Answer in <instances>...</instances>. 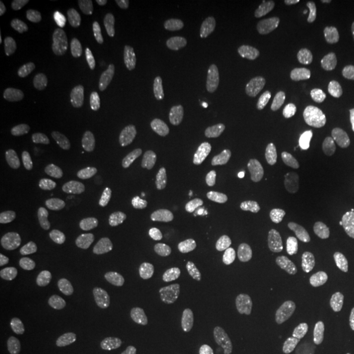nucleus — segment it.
Wrapping results in <instances>:
<instances>
[{
  "instance_id": "dca6fc26",
  "label": "nucleus",
  "mask_w": 354,
  "mask_h": 354,
  "mask_svg": "<svg viewBox=\"0 0 354 354\" xmlns=\"http://www.w3.org/2000/svg\"><path fill=\"white\" fill-rule=\"evenodd\" d=\"M96 167V159L93 152L86 146H79L68 152L66 168L68 175L79 181H84L92 176Z\"/></svg>"
},
{
  "instance_id": "a878e982",
  "label": "nucleus",
  "mask_w": 354,
  "mask_h": 354,
  "mask_svg": "<svg viewBox=\"0 0 354 354\" xmlns=\"http://www.w3.org/2000/svg\"><path fill=\"white\" fill-rule=\"evenodd\" d=\"M194 345V337L188 333H175L155 344V354H184Z\"/></svg>"
},
{
  "instance_id": "4468645a",
  "label": "nucleus",
  "mask_w": 354,
  "mask_h": 354,
  "mask_svg": "<svg viewBox=\"0 0 354 354\" xmlns=\"http://www.w3.org/2000/svg\"><path fill=\"white\" fill-rule=\"evenodd\" d=\"M134 30L138 46L145 54L155 55L160 51L163 36L159 26H156L150 17L142 16L137 19L134 23Z\"/></svg>"
},
{
  "instance_id": "20e7f679",
  "label": "nucleus",
  "mask_w": 354,
  "mask_h": 354,
  "mask_svg": "<svg viewBox=\"0 0 354 354\" xmlns=\"http://www.w3.org/2000/svg\"><path fill=\"white\" fill-rule=\"evenodd\" d=\"M230 146V133L227 129L221 127L216 131L214 140L209 142L200 155L197 175L201 183L209 181L214 176L218 168L223 163Z\"/></svg>"
},
{
  "instance_id": "f03ea898",
  "label": "nucleus",
  "mask_w": 354,
  "mask_h": 354,
  "mask_svg": "<svg viewBox=\"0 0 354 354\" xmlns=\"http://www.w3.org/2000/svg\"><path fill=\"white\" fill-rule=\"evenodd\" d=\"M273 270L272 254L266 250L251 253L241 264L238 273V283L243 292L259 290L266 285Z\"/></svg>"
},
{
  "instance_id": "a211bd4d",
  "label": "nucleus",
  "mask_w": 354,
  "mask_h": 354,
  "mask_svg": "<svg viewBox=\"0 0 354 354\" xmlns=\"http://www.w3.org/2000/svg\"><path fill=\"white\" fill-rule=\"evenodd\" d=\"M140 97L142 106L146 113L150 115L162 113L165 108V92L158 79L149 75L142 80Z\"/></svg>"
},
{
  "instance_id": "423d86ee",
  "label": "nucleus",
  "mask_w": 354,
  "mask_h": 354,
  "mask_svg": "<svg viewBox=\"0 0 354 354\" xmlns=\"http://www.w3.org/2000/svg\"><path fill=\"white\" fill-rule=\"evenodd\" d=\"M301 251L304 260L323 273H330L339 266V256L327 241L320 238H308L304 241Z\"/></svg>"
},
{
  "instance_id": "9d476101",
  "label": "nucleus",
  "mask_w": 354,
  "mask_h": 354,
  "mask_svg": "<svg viewBox=\"0 0 354 354\" xmlns=\"http://www.w3.org/2000/svg\"><path fill=\"white\" fill-rule=\"evenodd\" d=\"M102 272L122 297L130 301L140 299L142 294L140 281L129 269L115 263H106L102 266Z\"/></svg>"
},
{
  "instance_id": "1a4fd4ad",
  "label": "nucleus",
  "mask_w": 354,
  "mask_h": 354,
  "mask_svg": "<svg viewBox=\"0 0 354 354\" xmlns=\"http://www.w3.org/2000/svg\"><path fill=\"white\" fill-rule=\"evenodd\" d=\"M313 319L314 311L311 306L304 301H295L286 311L282 332L285 336H291L297 340H301L311 328Z\"/></svg>"
},
{
  "instance_id": "e433bc0d",
  "label": "nucleus",
  "mask_w": 354,
  "mask_h": 354,
  "mask_svg": "<svg viewBox=\"0 0 354 354\" xmlns=\"http://www.w3.org/2000/svg\"><path fill=\"white\" fill-rule=\"evenodd\" d=\"M313 354H333V346H332V339L329 335H323L313 351Z\"/></svg>"
},
{
  "instance_id": "2f4dec72",
  "label": "nucleus",
  "mask_w": 354,
  "mask_h": 354,
  "mask_svg": "<svg viewBox=\"0 0 354 354\" xmlns=\"http://www.w3.org/2000/svg\"><path fill=\"white\" fill-rule=\"evenodd\" d=\"M329 57L339 62H353L354 37H342L329 44Z\"/></svg>"
},
{
  "instance_id": "c9c22d12",
  "label": "nucleus",
  "mask_w": 354,
  "mask_h": 354,
  "mask_svg": "<svg viewBox=\"0 0 354 354\" xmlns=\"http://www.w3.org/2000/svg\"><path fill=\"white\" fill-rule=\"evenodd\" d=\"M231 4L241 17L247 19H252L259 11V1L256 0H232Z\"/></svg>"
},
{
  "instance_id": "7ed1b4c3",
  "label": "nucleus",
  "mask_w": 354,
  "mask_h": 354,
  "mask_svg": "<svg viewBox=\"0 0 354 354\" xmlns=\"http://www.w3.org/2000/svg\"><path fill=\"white\" fill-rule=\"evenodd\" d=\"M140 203L149 215H162L168 205V174L156 169L145 177L140 187Z\"/></svg>"
},
{
  "instance_id": "f3484780",
  "label": "nucleus",
  "mask_w": 354,
  "mask_h": 354,
  "mask_svg": "<svg viewBox=\"0 0 354 354\" xmlns=\"http://www.w3.org/2000/svg\"><path fill=\"white\" fill-rule=\"evenodd\" d=\"M8 95L13 112L19 113L33 100V87L23 74H12L8 79Z\"/></svg>"
},
{
  "instance_id": "473e14b6",
  "label": "nucleus",
  "mask_w": 354,
  "mask_h": 354,
  "mask_svg": "<svg viewBox=\"0 0 354 354\" xmlns=\"http://www.w3.org/2000/svg\"><path fill=\"white\" fill-rule=\"evenodd\" d=\"M57 4V0H28L23 6V16L29 21H37Z\"/></svg>"
},
{
  "instance_id": "ea45409f",
  "label": "nucleus",
  "mask_w": 354,
  "mask_h": 354,
  "mask_svg": "<svg viewBox=\"0 0 354 354\" xmlns=\"http://www.w3.org/2000/svg\"><path fill=\"white\" fill-rule=\"evenodd\" d=\"M4 86V77H3V70L0 71V87Z\"/></svg>"
},
{
  "instance_id": "f8f14e48",
  "label": "nucleus",
  "mask_w": 354,
  "mask_h": 354,
  "mask_svg": "<svg viewBox=\"0 0 354 354\" xmlns=\"http://www.w3.org/2000/svg\"><path fill=\"white\" fill-rule=\"evenodd\" d=\"M285 301L281 297H273L266 302L254 308L244 322V332L247 336L253 337L261 332L268 322L282 311Z\"/></svg>"
},
{
  "instance_id": "b1692460",
  "label": "nucleus",
  "mask_w": 354,
  "mask_h": 354,
  "mask_svg": "<svg viewBox=\"0 0 354 354\" xmlns=\"http://www.w3.org/2000/svg\"><path fill=\"white\" fill-rule=\"evenodd\" d=\"M180 210L188 222H196L201 215V198L194 184L187 183L180 192Z\"/></svg>"
},
{
  "instance_id": "cd10ccee",
  "label": "nucleus",
  "mask_w": 354,
  "mask_h": 354,
  "mask_svg": "<svg viewBox=\"0 0 354 354\" xmlns=\"http://www.w3.org/2000/svg\"><path fill=\"white\" fill-rule=\"evenodd\" d=\"M185 61L188 66L190 77L198 88H205L207 84V77L203 70V57L194 42H189L185 48Z\"/></svg>"
},
{
  "instance_id": "2eb2a0df",
  "label": "nucleus",
  "mask_w": 354,
  "mask_h": 354,
  "mask_svg": "<svg viewBox=\"0 0 354 354\" xmlns=\"http://www.w3.org/2000/svg\"><path fill=\"white\" fill-rule=\"evenodd\" d=\"M307 187L315 201L326 200L328 196V183L324 169V158L320 152L310 156L307 163Z\"/></svg>"
},
{
  "instance_id": "6e6552de",
  "label": "nucleus",
  "mask_w": 354,
  "mask_h": 354,
  "mask_svg": "<svg viewBox=\"0 0 354 354\" xmlns=\"http://www.w3.org/2000/svg\"><path fill=\"white\" fill-rule=\"evenodd\" d=\"M165 297L175 304H184L190 295V277L188 269L175 261L168 266L163 279Z\"/></svg>"
},
{
  "instance_id": "0eeeda50",
  "label": "nucleus",
  "mask_w": 354,
  "mask_h": 354,
  "mask_svg": "<svg viewBox=\"0 0 354 354\" xmlns=\"http://www.w3.org/2000/svg\"><path fill=\"white\" fill-rule=\"evenodd\" d=\"M48 185L36 177L15 176L7 185V196L19 203H36L48 197Z\"/></svg>"
},
{
  "instance_id": "7c9ffc66",
  "label": "nucleus",
  "mask_w": 354,
  "mask_h": 354,
  "mask_svg": "<svg viewBox=\"0 0 354 354\" xmlns=\"http://www.w3.org/2000/svg\"><path fill=\"white\" fill-rule=\"evenodd\" d=\"M171 113H172L175 127L178 131V136L181 137V140H188L192 131L189 115L184 108V104L176 95H174L171 99Z\"/></svg>"
},
{
  "instance_id": "f704fd0d",
  "label": "nucleus",
  "mask_w": 354,
  "mask_h": 354,
  "mask_svg": "<svg viewBox=\"0 0 354 354\" xmlns=\"http://www.w3.org/2000/svg\"><path fill=\"white\" fill-rule=\"evenodd\" d=\"M332 89L335 95L342 100L354 102V73L339 76L333 82Z\"/></svg>"
},
{
  "instance_id": "393cba45",
  "label": "nucleus",
  "mask_w": 354,
  "mask_h": 354,
  "mask_svg": "<svg viewBox=\"0 0 354 354\" xmlns=\"http://www.w3.org/2000/svg\"><path fill=\"white\" fill-rule=\"evenodd\" d=\"M66 285L71 288H86V289H99L100 282L92 269L87 266H73L66 268L64 272Z\"/></svg>"
},
{
  "instance_id": "c85d7f7f",
  "label": "nucleus",
  "mask_w": 354,
  "mask_h": 354,
  "mask_svg": "<svg viewBox=\"0 0 354 354\" xmlns=\"http://www.w3.org/2000/svg\"><path fill=\"white\" fill-rule=\"evenodd\" d=\"M44 317L46 329L51 336V339L61 342L66 336V324L62 317V313L58 307V304L54 302H48L44 306Z\"/></svg>"
},
{
  "instance_id": "9b49d317",
  "label": "nucleus",
  "mask_w": 354,
  "mask_h": 354,
  "mask_svg": "<svg viewBox=\"0 0 354 354\" xmlns=\"http://www.w3.org/2000/svg\"><path fill=\"white\" fill-rule=\"evenodd\" d=\"M11 317L16 329L28 339L37 337L41 332V324L38 320L33 304L28 299L19 298L11 304Z\"/></svg>"
},
{
  "instance_id": "aec40b11",
  "label": "nucleus",
  "mask_w": 354,
  "mask_h": 354,
  "mask_svg": "<svg viewBox=\"0 0 354 354\" xmlns=\"http://www.w3.org/2000/svg\"><path fill=\"white\" fill-rule=\"evenodd\" d=\"M89 344L93 349L104 354H125V340L113 330L108 328L96 329L89 336Z\"/></svg>"
},
{
  "instance_id": "c756f323",
  "label": "nucleus",
  "mask_w": 354,
  "mask_h": 354,
  "mask_svg": "<svg viewBox=\"0 0 354 354\" xmlns=\"http://www.w3.org/2000/svg\"><path fill=\"white\" fill-rule=\"evenodd\" d=\"M108 38L114 50L120 55H127L133 45V37L129 30L118 23H111L108 26Z\"/></svg>"
},
{
  "instance_id": "4c0bfd02",
  "label": "nucleus",
  "mask_w": 354,
  "mask_h": 354,
  "mask_svg": "<svg viewBox=\"0 0 354 354\" xmlns=\"http://www.w3.org/2000/svg\"><path fill=\"white\" fill-rule=\"evenodd\" d=\"M12 23V15L10 12L8 7L1 1L0 3V32H6L8 26Z\"/></svg>"
},
{
  "instance_id": "bb28decb",
  "label": "nucleus",
  "mask_w": 354,
  "mask_h": 354,
  "mask_svg": "<svg viewBox=\"0 0 354 354\" xmlns=\"http://www.w3.org/2000/svg\"><path fill=\"white\" fill-rule=\"evenodd\" d=\"M53 36L64 45L75 46L83 41V29L73 20L57 19L53 23Z\"/></svg>"
},
{
  "instance_id": "5701e85b",
  "label": "nucleus",
  "mask_w": 354,
  "mask_h": 354,
  "mask_svg": "<svg viewBox=\"0 0 354 354\" xmlns=\"http://www.w3.org/2000/svg\"><path fill=\"white\" fill-rule=\"evenodd\" d=\"M71 131L66 125H57L44 131L36 142V150L41 155H50L57 151L70 138Z\"/></svg>"
},
{
  "instance_id": "ddd939ff",
  "label": "nucleus",
  "mask_w": 354,
  "mask_h": 354,
  "mask_svg": "<svg viewBox=\"0 0 354 354\" xmlns=\"http://www.w3.org/2000/svg\"><path fill=\"white\" fill-rule=\"evenodd\" d=\"M230 36L226 28L215 26L207 37V50L213 59L215 68L219 74H227L230 71Z\"/></svg>"
},
{
  "instance_id": "72a5a7b5",
  "label": "nucleus",
  "mask_w": 354,
  "mask_h": 354,
  "mask_svg": "<svg viewBox=\"0 0 354 354\" xmlns=\"http://www.w3.org/2000/svg\"><path fill=\"white\" fill-rule=\"evenodd\" d=\"M337 234L342 248L346 251H354V212L342 215Z\"/></svg>"
},
{
  "instance_id": "4be33fe9",
  "label": "nucleus",
  "mask_w": 354,
  "mask_h": 354,
  "mask_svg": "<svg viewBox=\"0 0 354 354\" xmlns=\"http://www.w3.org/2000/svg\"><path fill=\"white\" fill-rule=\"evenodd\" d=\"M61 254L54 248H39L28 253L23 257V268L26 272L37 273L58 266Z\"/></svg>"
},
{
  "instance_id": "39448f33",
  "label": "nucleus",
  "mask_w": 354,
  "mask_h": 354,
  "mask_svg": "<svg viewBox=\"0 0 354 354\" xmlns=\"http://www.w3.org/2000/svg\"><path fill=\"white\" fill-rule=\"evenodd\" d=\"M248 125L253 137L260 142L268 140L272 133L273 117L268 102V97L259 91H251L247 104Z\"/></svg>"
},
{
  "instance_id": "6ab92c4d",
  "label": "nucleus",
  "mask_w": 354,
  "mask_h": 354,
  "mask_svg": "<svg viewBox=\"0 0 354 354\" xmlns=\"http://www.w3.org/2000/svg\"><path fill=\"white\" fill-rule=\"evenodd\" d=\"M156 8L167 28L174 30H181L185 28L187 11L183 0H158Z\"/></svg>"
},
{
  "instance_id": "412c9836",
  "label": "nucleus",
  "mask_w": 354,
  "mask_h": 354,
  "mask_svg": "<svg viewBox=\"0 0 354 354\" xmlns=\"http://www.w3.org/2000/svg\"><path fill=\"white\" fill-rule=\"evenodd\" d=\"M21 51L28 59H30L39 67H45L57 61V54L54 49L37 37H28L24 39L21 44Z\"/></svg>"
},
{
  "instance_id": "58836bf2",
  "label": "nucleus",
  "mask_w": 354,
  "mask_h": 354,
  "mask_svg": "<svg viewBox=\"0 0 354 354\" xmlns=\"http://www.w3.org/2000/svg\"><path fill=\"white\" fill-rule=\"evenodd\" d=\"M192 3H193V6H194L198 11H203V12L210 11V10L214 7L215 4L213 0H193Z\"/></svg>"
},
{
  "instance_id": "f257e3e1",
  "label": "nucleus",
  "mask_w": 354,
  "mask_h": 354,
  "mask_svg": "<svg viewBox=\"0 0 354 354\" xmlns=\"http://www.w3.org/2000/svg\"><path fill=\"white\" fill-rule=\"evenodd\" d=\"M104 99L114 112H125L136 100L137 86L133 68L125 58L113 57L105 68Z\"/></svg>"
}]
</instances>
